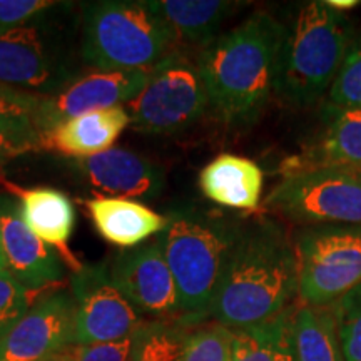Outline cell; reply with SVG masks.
<instances>
[{
    "instance_id": "cell-26",
    "label": "cell",
    "mask_w": 361,
    "mask_h": 361,
    "mask_svg": "<svg viewBox=\"0 0 361 361\" xmlns=\"http://www.w3.org/2000/svg\"><path fill=\"white\" fill-rule=\"evenodd\" d=\"M345 361H361V283L333 303Z\"/></svg>"
},
{
    "instance_id": "cell-27",
    "label": "cell",
    "mask_w": 361,
    "mask_h": 361,
    "mask_svg": "<svg viewBox=\"0 0 361 361\" xmlns=\"http://www.w3.org/2000/svg\"><path fill=\"white\" fill-rule=\"evenodd\" d=\"M39 104V94L0 84V130L37 133L35 114H37Z\"/></svg>"
},
{
    "instance_id": "cell-11",
    "label": "cell",
    "mask_w": 361,
    "mask_h": 361,
    "mask_svg": "<svg viewBox=\"0 0 361 361\" xmlns=\"http://www.w3.org/2000/svg\"><path fill=\"white\" fill-rule=\"evenodd\" d=\"M151 69L94 72L78 78L61 92L40 96L35 130L40 135L72 117L129 104L146 87Z\"/></svg>"
},
{
    "instance_id": "cell-4",
    "label": "cell",
    "mask_w": 361,
    "mask_h": 361,
    "mask_svg": "<svg viewBox=\"0 0 361 361\" xmlns=\"http://www.w3.org/2000/svg\"><path fill=\"white\" fill-rule=\"evenodd\" d=\"M176 44L173 30L149 2L84 4L80 56L99 72L149 69L174 52Z\"/></svg>"
},
{
    "instance_id": "cell-8",
    "label": "cell",
    "mask_w": 361,
    "mask_h": 361,
    "mask_svg": "<svg viewBox=\"0 0 361 361\" xmlns=\"http://www.w3.org/2000/svg\"><path fill=\"white\" fill-rule=\"evenodd\" d=\"M266 209L306 226H361V179L346 169H310L283 176Z\"/></svg>"
},
{
    "instance_id": "cell-21",
    "label": "cell",
    "mask_w": 361,
    "mask_h": 361,
    "mask_svg": "<svg viewBox=\"0 0 361 361\" xmlns=\"http://www.w3.org/2000/svg\"><path fill=\"white\" fill-rule=\"evenodd\" d=\"M149 7L164 19L176 39L206 47L218 37L224 20L239 7L224 0H154Z\"/></svg>"
},
{
    "instance_id": "cell-34",
    "label": "cell",
    "mask_w": 361,
    "mask_h": 361,
    "mask_svg": "<svg viewBox=\"0 0 361 361\" xmlns=\"http://www.w3.org/2000/svg\"><path fill=\"white\" fill-rule=\"evenodd\" d=\"M52 361H75L74 351H72V345L67 346L64 351H61V353H59Z\"/></svg>"
},
{
    "instance_id": "cell-15",
    "label": "cell",
    "mask_w": 361,
    "mask_h": 361,
    "mask_svg": "<svg viewBox=\"0 0 361 361\" xmlns=\"http://www.w3.org/2000/svg\"><path fill=\"white\" fill-rule=\"evenodd\" d=\"M85 183L99 192L123 200H156L166 188L161 166L128 149L111 147L75 162Z\"/></svg>"
},
{
    "instance_id": "cell-9",
    "label": "cell",
    "mask_w": 361,
    "mask_h": 361,
    "mask_svg": "<svg viewBox=\"0 0 361 361\" xmlns=\"http://www.w3.org/2000/svg\"><path fill=\"white\" fill-rule=\"evenodd\" d=\"M45 13L0 37V84L52 96L78 79Z\"/></svg>"
},
{
    "instance_id": "cell-29",
    "label": "cell",
    "mask_w": 361,
    "mask_h": 361,
    "mask_svg": "<svg viewBox=\"0 0 361 361\" xmlns=\"http://www.w3.org/2000/svg\"><path fill=\"white\" fill-rule=\"evenodd\" d=\"M29 310V290L11 273L0 274V340L24 318Z\"/></svg>"
},
{
    "instance_id": "cell-3",
    "label": "cell",
    "mask_w": 361,
    "mask_h": 361,
    "mask_svg": "<svg viewBox=\"0 0 361 361\" xmlns=\"http://www.w3.org/2000/svg\"><path fill=\"white\" fill-rule=\"evenodd\" d=\"M164 216L168 226L156 239L178 288L179 311L194 322L209 314L243 226L191 202L169 206Z\"/></svg>"
},
{
    "instance_id": "cell-35",
    "label": "cell",
    "mask_w": 361,
    "mask_h": 361,
    "mask_svg": "<svg viewBox=\"0 0 361 361\" xmlns=\"http://www.w3.org/2000/svg\"><path fill=\"white\" fill-rule=\"evenodd\" d=\"M2 273H8V271H7V261H6V255H4L2 241H0V274H2Z\"/></svg>"
},
{
    "instance_id": "cell-16",
    "label": "cell",
    "mask_w": 361,
    "mask_h": 361,
    "mask_svg": "<svg viewBox=\"0 0 361 361\" xmlns=\"http://www.w3.org/2000/svg\"><path fill=\"white\" fill-rule=\"evenodd\" d=\"M324 168L346 171L361 168V109L328 104L326 128L319 139L303 154L286 161L283 176Z\"/></svg>"
},
{
    "instance_id": "cell-31",
    "label": "cell",
    "mask_w": 361,
    "mask_h": 361,
    "mask_svg": "<svg viewBox=\"0 0 361 361\" xmlns=\"http://www.w3.org/2000/svg\"><path fill=\"white\" fill-rule=\"evenodd\" d=\"M134 345V335L124 340L112 343H97V345H84L74 346L75 361H129L130 350Z\"/></svg>"
},
{
    "instance_id": "cell-6",
    "label": "cell",
    "mask_w": 361,
    "mask_h": 361,
    "mask_svg": "<svg viewBox=\"0 0 361 361\" xmlns=\"http://www.w3.org/2000/svg\"><path fill=\"white\" fill-rule=\"evenodd\" d=\"M295 251L303 305L329 306L361 283V226H305Z\"/></svg>"
},
{
    "instance_id": "cell-12",
    "label": "cell",
    "mask_w": 361,
    "mask_h": 361,
    "mask_svg": "<svg viewBox=\"0 0 361 361\" xmlns=\"http://www.w3.org/2000/svg\"><path fill=\"white\" fill-rule=\"evenodd\" d=\"M111 281L137 311L169 316L179 311V296L157 239L117 252L109 264Z\"/></svg>"
},
{
    "instance_id": "cell-14",
    "label": "cell",
    "mask_w": 361,
    "mask_h": 361,
    "mask_svg": "<svg viewBox=\"0 0 361 361\" xmlns=\"http://www.w3.org/2000/svg\"><path fill=\"white\" fill-rule=\"evenodd\" d=\"M0 241L7 271L29 291L64 278L59 252L35 236L20 214V204L7 192H0Z\"/></svg>"
},
{
    "instance_id": "cell-1",
    "label": "cell",
    "mask_w": 361,
    "mask_h": 361,
    "mask_svg": "<svg viewBox=\"0 0 361 361\" xmlns=\"http://www.w3.org/2000/svg\"><path fill=\"white\" fill-rule=\"evenodd\" d=\"M288 29L256 12L206 45L197 59L207 101L229 126L251 124L278 92Z\"/></svg>"
},
{
    "instance_id": "cell-30",
    "label": "cell",
    "mask_w": 361,
    "mask_h": 361,
    "mask_svg": "<svg viewBox=\"0 0 361 361\" xmlns=\"http://www.w3.org/2000/svg\"><path fill=\"white\" fill-rule=\"evenodd\" d=\"M56 6L51 0H0V37L17 27L29 24Z\"/></svg>"
},
{
    "instance_id": "cell-5",
    "label": "cell",
    "mask_w": 361,
    "mask_h": 361,
    "mask_svg": "<svg viewBox=\"0 0 361 361\" xmlns=\"http://www.w3.org/2000/svg\"><path fill=\"white\" fill-rule=\"evenodd\" d=\"M350 47L346 19L326 2H310L298 12L284 42L278 92L306 107L331 87Z\"/></svg>"
},
{
    "instance_id": "cell-18",
    "label": "cell",
    "mask_w": 361,
    "mask_h": 361,
    "mask_svg": "<svg viewBox=\"0 0 361 361\" xmlns=\"http://www.w3.org/2000/svg\"><path fill=\"white\" fill-rule=\"evenodd\" d=\"M7 189L19 197L22 219L32 229L35 236L61 251L62 258L72 269L79 271L82 268L69 250V239L75 223L74 204L69 197L51 188L24 189L7 184Z\"/></svg>"
},
{
    "instance_id": "cell-24",
    "label": "cell",
    "mask_w": 361,
    "mask_h": 361,
    "mask_svg": "<svg viewBox=\"0 0 361 361\" xmlns=\"http://www.w3.org/2000/svg\"><path fill=\"white\" fill-rule=\"evenodd\" d=\"M186 324L146 322L134 333L129 361H178L189 333Z\"/></svg>"
},
{
    "instance_id": "cell-13",
    "label": "cell",
    "mask_w": 361,
    "mask_h": 361,
    "mask_svg": "<svg viewBox=\"0 0 361 361\" xmlns=\"http://www.w3.org/2000/svg\"><path fill=\"white\" fill-rule=\"evenodd\" d=\"M74 310L69 293L42 298L0 340V361H52L71 346Z\"/></svg>"
},
{
    "instance_id": "cell-19",
    "label": "cell",
    "mask_w": 361,
    "mask_h": 361,
    "mask_svg": "<svg viewBox=\"0 0 361 361\" xmlns=\"http://www.w3.org/2000/svg\"><path fill=\"white\" fill-rule=\"evenodd\" d=\"M264 176L255 161L236 154H219L200 174V188L214 204L236 211L258 209Z\"/></svg>"
},
{
    "instance_id": "cell-20",
    "label": "cell",
    "mask_w": 361,
    "mask_h": 361,
    "mask_svg": "<svg viewBox=\"0 0 361 361\" xmlns=\"http://www.w3.org/2000/svg\"><path fill=\"white\" fill-rule=\"evenodd\" d=\"M87 213L97 233L111 245L130 250L152 236H159L168 226L164 214L123 197H96L85 201Z\"/></svg>"
},
{
    "instance_id": "cell-23",
    "label": "cell",
    "mask_w": 361,
    "mask_h": 361,
    "mask_svg": "<svg viewBox=\"0 0 361 361\" xmlns=\"http://www.w3.org/2000/svg\"><path fill=\"white\" fill-rule=\"evenodd\" d=\"M293 305L259 326L234 331L233 361H296L293 348Z\"/></svg>"
},
{
    "instance_id": "cell-28",
    "label": "cell",
    "mask_w": 361,
    "mask_h": 361,
    "mask_svg": "<svg viewBox=\"0 0 361 361\" xmlns=\"http://www.w3.org/2000/svg\"><path fill=\"white\" fill-rule=\"evenodd\" d=\"M329 104L345 109H361V37L350 44L329 87Z\"/></svg>"
},
{
    "instance_id": "cell-25",
    "label": "cell",
    "mask_w": 361,
    "mask_h": 361,
    "mask_svg": "<svg viewBox=\"0 0 361 361\" xmlns=\"http://www.w3.org/2000/svg\"><path fill=\"white\" fill-rule=\"evenodd\" d=\"M234 331L214 323L189 333L178 361H233Z\"/></svg>"
},
{
    "instance_id": "cell-10",
    "label": "cell",
    "mask_w": 361,
    "mask_h": 361,
    "mask_svg": "<svg viewBox=\"0 0 361 361\" xmlns=\"http://www.w3.org/2000/svg\"><path fill=\"white\" fill-rule=\"evenodd\" d=\"M74 324L71 345L124 340L141 326L139 311L112 284L109 264L82 266L72 274Z\"/></svg>"
},
{
    "instance_id": "cell-33",
    "label": "cell",
    "mask_w": 361,
    "mask_h": 361,
    "mask_svg": "<svg viewBox=\"0 0 361 361\" xmlns=\"http://www.w3.org/2000/svg\"><path fill=\"white\" fill-rule=\"evenodd\" d=\"M328 7H331L333 11L340 12V11H346V8H353L356 6H360V2L356 0H331V2H326Z\"/></svg>"
},
{
    "instance_id": "cell-22",
    "label": "cell",
    "mask_w": 361,
    "mask_h": 361,
    "mask_svg": "<svg viewBox=\"0 0 361 361\" xmlns=\"http://www.w3.org/2000/svg\"><path fill=\"white\" fill-rule=\"evenodd\" d=\"M293 348L296 361H345L331 306H296Z\"/></svg>"
},
{
    "instance_id": "cell-2",
    "label": "cell",
    "mask_w": 361,
    "mask_h": 361,
    "mask_svg": "<svg viewBox=\"0 0 361 361\" xmlns=\"http://www.w3.org/2000/svg\"><path fill=\"white\" fill-rule=\"evenodd\" d=\"M298 261L283 224L258 219L243 226L209 314L233 331L268 323L293 306Z\"/></svg>"
},
{
    "instance_id": "cell-32",
    "label": "cell",
    "mask_w": 361,
    "mask_h": 361,
    "mask_svg": "<svg viewBox=\"0 0 361 361\" xmlns=\"http://www.w3.org/2000/svg\"><path fill=\"white\" fill-rule=\"evenodd\" d=\"M40 149L37 133H11L0 130V164Z\"/></svg>"
},
{
    "instance_id": "cell-7",
    "label": "cell",
    "mask_w": 361,
    "mask_h": 361,
    "mask_svg": "<svg viewBox=\"0 0 361 361\" xmlns=\"http://www.w3.org/2000/svg\"><path fill=\"white\" fill-rule=\"evenodd\" d=\"M207 106L209 101L197 64L174 51L152 66L146 87L126 106V111L135 130L176 134L196 124Z\"/></svg>"
},
{
    "instance_id": "cell-17",
    "label": "cell",
    "mask_w": 361,
    "mask_h": 361,
    "mask_svg": "<svg viewBox=\"0 0 361 361\" xmlns=\"http://www.w3.org/2000/svg\"><path fill=\"white\" fill-rule=\"evenodd\" d=\"M129 124L124 106L87 112L40 134V149L85 159L111 149Z\"/></svg>"
},
{
    "instance_id": "cell-36",
    "label": "cell",
    "mask_w": 361,
    "mask_h": 361,
    "mask_svg": "<svg viewBox=\"0 0 361 361\" xmlns=\"http://www.w3.org/2000/svg\"><path fill=\"white\" fill-rule=\"evenodd\" d=\"M353 173H355L356 176H358V178L361 179V168H360V169H356V171H353Z\"/></svg>"
}]
</instances>
